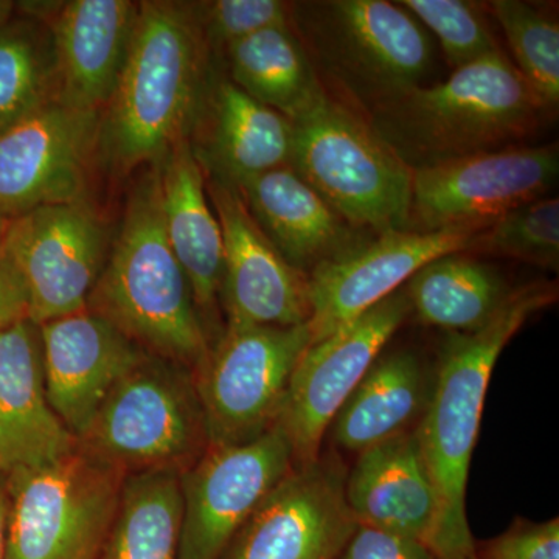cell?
Segmentation results:
<instances>
[{"instance_id": "6da1fadb", "label": "cell", "mask_w": 559, "mask_h": 559, "mask_svg": "<svg viewBox=\"0 0 559 559\" xmlns=\"http://www.w3.org/2000/svg\"><path fill=\"white\" fill-rule=\"evenodd\" d=\"M557 297L549 283L521 286L488 325L451 334L441 349L428 406L414 429L436 491L437 520L429 549L437 559L476 558L466 487L489 381L514 334Z\"/></svg>"}, {"instance_id": "7a4b0ae2", "label": "cell", "mask_w": 559, "mask_h": 559, "mask_svg": "<svg viewBox=\"0 0 559 559\" xmlns=\"http://www.w3.org/2000/svg\"><path fill=\"white\" fill-rule=\"evenodd\" d=\"M551 110L502 50L418 86L366 117L412 170L522 145Z\"/></svg>"}, {"instance_id": "3957f363", "label": "cell", "mask_w": 559, "mask_h": 559, "mask_svg": "<svg viewBox=\"0 0 559 559\" xmlns=\"http://www.w3.org/2000/svg\"><path fill=\"white\" fill-rule=\"evenodd\" d=\"M87 308L157 358L194 370L207 358V329L162 226L156 171L132 194Z\"/></svg>"}, {"instance_id": "277c9868", "label": "cell", "mask_w": 559, "mask_h": 559, "mask_svg": "<svg viewBox=\"0 0 559 559\" xmlns=\"http://www.w3.org/2000/svg\"><path fill=\"white\" fill-rule=\"evenodd\" d=\"M290 25L326 95L364 119L378 106L423 86L436 58L426 28L396 2L294 3Z\"/></svg>"}, {"instance_id": "5b68a950", "label": "cell", "mask_w": 559, "mask_h": 559, "mask_svg": "<svg viewBox=\"0 0 559 559\" xmlns=\"http://www.w3.org/2000/svg\"><path fill=\"white\" fill-rule=\"evenodd\" d=\"M202 36L190 7L142 2L130 50L100 140L110 159L130 170L160 160L182 142L200 87Z\"/></svg>"}, {"instance_id": "8992f818", "label": "cell", "mask_w": 559, "mask_h": 559, "mask_svg": "<svg viewBox=\"0 0 559 559\" xmlns=\"http://www.w3.org/2000/svg\"><path fill=\"white\" fill-rule=\"evenodd\" d=\"M293 128L289 167L353 229L409 230L414 170L362 116L329 97Z\"/></svg>"}, {"instance_id": "52a82bcc", "label": "cell", "mask_w": 559, "mask_h": 559, "mask_svg": "<svg viewBox=\"0 0 559 559\" xmlns=\"http://www.w3.org/2000/svg\"><path fill=\"white\" fill-rule=\"evenodd\" d=\"M79 443L124 476L183 473L209 448L194 378L187 367L146 356L110 390Z\"/></svg>"}, {"instance_id": "ba28073f", "label": "cell", "mask_w": 559, "mask_h": 559, "mask_svg": "<svg viewBox=\"0 0 559 559\" xmlns=\"http://www.w3.org/2000/svg\"><path fill=\"white\" fill-rule=\"evenodd\" d=\"M5 476V558L102 559L116 520L124 474L76 448L43 468Z\"/></svg>"}, {"instance_id": "9c48e42d", "label": "cell", "mask_w": 559, "mask_h": 559, "mask_svg": "<svg viewBox=\"0 0 559 559\" xmlns=\"http://www.w3.org/2000/svg\"><path fill=\"white\" fill-rule=\"evenodd\" d=\"M311 344L310 322L227 326L194 378L209 447L245 443L271 429L294 370Z\"/></svg>"}, {"instance_id": "30bf717a", "label": "cell", "mask_w": 559, "mask_h": 559, "mask_svg": "<svg viewBox=\"0 0 559 559\" xmlns=\"http://www.w3.org/2000/svg\"><path fill=\"white\" fill-rule=\"evenodd\" d=\"M409 318L401 288L305 352L275 423L288 437L296 466L319 457L331 421Z\"/></svg>"}, {"instance_id": "8fae6325", "label": "cell", "mask_w": 559, "mask_h": 559, "mask_svg": "<svg viewBox=\"0 0 559 559\" xmlns=\"http://www.w3.org/2000/svg\"><path fill=\"white\" fill-rule=\"evenodd\" d=\"M296 466L278 425L253 440L210 444L180 473L183 514L178 559H219L235 533Z\"/></svg>"}, {"instance_id": "7c38bea8", "label": "cell", "mask_w": 559, "mask_h": 559, "mask_svg": "<svg viewBox=\"0 0 559 559\" xmlns=\"http://www.w3.org/2000/svg\"><path fill=\"white\" fill-rule=\"evenodd\" d=\"M558 173L557 143L507 146L418 168L412 176L409 230L492 223L544 198Z\"/></svg>"}, {"instance_id": "4fadbf2b", "label": "cell", "mask_w": 559, "mask_h": 559, "mask_svg": "<svg viewBox=\"0 0 559 559\" xmlns=\"http://www.w3.org/2000/svg\"><path fill=\"white\" fill-rule=\"evenodd\" d=\"M3 252L16 264L36 325L86 310L108 250V230L86 201L44 205L10 221Z\"/></svg>"}, {"instance_id": "5bb4252c", "label": "cell", "mask_w": 559, "mask_h": 559, "mask_svg": "<svg viewBox=\"0 0 559 559\" xmlns=\"http://www.w3.org/2000/svg\"><path fill=\"white\" fill-rule=\"evenodd\" d=\"M336 455L294 466L235 533L219 559H337L358 522Z\"/></svg>"}, {"instance_id": "9a60e30c", "label": "cell", "mask_w": 559, "mask_h": 559, "mask_svg": "<svg viewBox=\"0 0 559 559\" xmlns=\"http://www.w3.org/2000/svg\"><path fill=\"white\" fill-rule=\"evenodd\" d=\"M98 110L53 98L0 130V213L10 219L44 205L84 200Z\"/></svg>"}, {"instance_id": "2e32d148", "label": "cell", "mask_w": 559, "mask_h": 559, "mask_svg": "<svg viewBox=\"0 0 559 559\" xmlns=\"http://www.w3.org/2000/svg\"><path fill=\"white\" fill-rule=\"evenodd\" d=\"M489 224L385 231L369 245L320 264L308 275L312 344L403 288L429 261L465 252L471 240Z\"/></svg>"}, {"instance_id": "e0dca14e", "label": "cell", "mask_w": 559, "mask_h": 559, "mask_svg": "<svg viewBox=\"0 0 559 559\" xmlns=\"http://www.w3.org/2000/svg\"><path fill=\"white\" fill-rule=\"evenodd\" d=\"M223 231L221 296L227 326H296L310 322L308 275L290 266L260 229L237 187L226 180L209 186Z\"/></svg>"}, {"instance_id": "ac0fdd59", "label": "cell", "mask_w": 559, "mask_h": 559, "mask_svg": "<svg viewBox=\"0 0 559 559\" xmlns=\"http://www.w3.org/2000/svg\"><path fill=\"white\" fill-rule=\"evenodd\" d=\"M39 330L47 399L80 439L110 390L150 353L90 308L43 323Z\"/></svg>"}, {"instance_id": "d6986e66", "label": "cell", "mask_w": 559, "mask_h": 559, "mask_svg": "<svg viewBox=\"0 0 559 559\" xmlns=\"http://www.w3.org/2000/svg\"><path fill=\"white\" fill-rule=\"evenodd\" d=\"M76 448L47 399L39 325L22 320L0 333V473L53 465Z\"/></svg>"}, {"instance_id": "ffe728a7", "label": "cell", "mask_w": 559, "mask_h": 559, "mask_svg": "<svg viewBox=\"0 0 559 559\" xmlns=\"http://www.w3.org/2000/svg\"><path fill=\"white\" fill-rule=\"evenodd\" d=\"M138 3L72 0L51 25L58 69V98L80 109L108 106L127 61Z\"/></svg>"}, {"instance_id": "44dd1931", "label": "cell", "mask_w": 559, "mask_h": 559, "mask_svg": "<svg viewBox=\"0 0 559 559\" xmlns=\"http://www.w3.org/2000/svg\"><path fill=\"white\" fill-rule=\"evenodd\" d=\"M345 498L358 524L429 547L437 498L414 429L360 452L347 473Z\"/></svg>"}, {"instance_id": "7402d4cb", "label": "cell", "mask_w": 559, "mask_h": 559, "mask_svg": "<svg viewBox=\"0 0 559 559\" xmlns=\"http://www.w3.org/2000/svg\"><path fill=\"white\" fill-rule=\"evenodd\" d=\"M237 190L283 259L304 274L360 246L356 229L289 165L242 180Z\"/></svg>"}, {"instance_id": "603a6c76", "label": "cell", "mask_w": 559, "mask_h": 559, "mask_svg": "<svg viewBox=\"0 0 559 559\" xmlns=\"http://www.w3.org/2000/svg\"><path fill=\"white\" fill-rule=\"evenodd\" d=\"M159 164L162 226L204 322L215 311L223 286V231L205 193L202 165L189 143L182 140L173 146Z\"/></svg>"}, {"instance_id": "cb8c5ba5", "label": "cell", "mask_w": 559, "mask_h": 559, "mask_svg": "<svg viewBox=\"0 0 559 559\" xmlns=\"http://www.w3.org/2000/svg\"><path fill=\"white\" fill-rule=\"evenodd\" d=\"M432 385L433 373L417 353H381L331 421L334 444L360 454L412 430L428 406Z\"/></svg>"}, {"instance_id": "d4e9b609", "label": "cell", "mask_w": 559, "mask_h": 559, "mask_svg": "<svg viewBox=\"0 0 559 559\" xmlns=\"http://www.w3.org/2000/svg\"><path fill=\"white\" fill-rule=\"evenodd\" d=\"M403 288L411 318L451 334L484 329L514 290L499 271L465 252L429 261Z\"/></svg>"}, {"instance_id": "484cf974", "label": "cell", "mask_w": 559, "mask_h": 559, "mask_svg": "<svg viewBox=\"0 0 559 559\" xmlns=\"http://www.w3.org/2000/svg\"><path fill=\"white\" fill-rule=\"evenodd\" d=\"M227 51L231 83L290 121L329 98L293 25L257 33Z\"/></svg>"}, {"instance_id": "4316f807", "label": "cell", "mask_w": 559, "mask_h": 559, "mask_svg": "<svg viewBox=\"0 0 559 559\" xmlns=\"http://www.w3.org/2000/svg\"><path fill=\"white\" fill-rule=\"evenodd\" d=\"M293 121L253 100L234 83L216 92L213 160L226 182L237 187L275 168L289 165Z\"/></svg>"}, {"instance_id": "83f0119b", "label": "cell", "mask_w": 559, "mask_h": 559, "mask_svg": "<svg viewBox=\"0 0 559 559\" xmlns=\"http://www.w3.org/2000/svg\"><path fill=\"white\" fill-rule=\"evenodd\" d=\"M182 514L180 471L128 474L102 559H178Z\"/></svg>"}, {"instance_id": "f1b7e54d", "label": "cell", "mask_w": 559, "mask_h": 559, "mask_svg": "<svg viewBox=\"0 0 559 559\" xmlns=\"http://www.w3.org/2000/svg\"><path fill=\"white\" fill-rule=\"evenodd\" d=\"M58 97L53 40L35 25L0 27V130Z\"/></svg>"}, {"instance_id": "f546056e", "label": "cell", "mask_w": 559, "mask_h": 559, "mask_svg": "<svg viewBox=\"0 0 559 559\" xmlns=\"http://www.w3.org/2000/svg\"><path fill=\"white\" fill-rule=\"evenodd\" d=\"M502 27L514 68L538 95L546 108L559 103V22L554 11L522 0L489 3Z\"/></svg>"}, {"instance_id": "4dcf8cb0", "label": "cell", "mask_w": 559, "mask_h": 559, "mask_svg": "<svg viewBox=\"0 0 559 559\" xmlns=\"http://www.w3.org/2000/svg\"><path fill=\"white\" fill-rule=\"evenodd\" d=\"M468 255L506 257L558 270L559 201L539 198L503 213L471 240Z\"/></svg>"}, {"instance_id": "1f68e13d", "label": "cell", "mask_w": 559, "mask_h": 559, "mask_svg": "<svg viewBox=\"0 0 559 559\" xmlns=\"http://www.w3.org/2000/svg\"><path fill=\"white\" fill-rule=\"evenodd\" d=\"M396 3L436 36L452 69L500 50L479 3L466 0H400Z\"/></svg>"}, {"instance_id": "d6a6232c", "label": "cell", "mask_w": 559, "mask_h": 559, "mask_svg": "<svg viewBox=\"0 0 559 559\" xmlns=\"http://www.w3.org/2000/svg\"><path fill=\"white\" fill-rule=\"evenodd\" d=\"M200 10L210 38L229 47L257 33L290 25L293 5L280 0H215L202 3Z\"/></svg>"}, {"instance_id": "836d02e7", "label": "cell", "mask_w": 559, "mask_h": 559, "mask_svg": "<svg viewBox=\"0 0 559 559\" xmlns=\"http://www.w3.org/2000/svg\"><path fill=\"white\" fill-rule=\"evenodd\" d=\"M476 559H559V520L514 521L502 535L476 547Z\"/></svg>"}, {"instance_id": "e575fe53", "label": "cell", "mask_w": 559, "mask_h": 559, "mask_svg": "<svg viewBox=\"0 0 559 559\" xmlns=\"http://www.w3.org/2000/svg\"><path fill=\"white\" fill-rule=\"evenodd\" d=\"M337 559H437L428 546L384 530L360 525Z\"/></svg>"}, {"instance_id": "d590c367", "label": "cell", "mask_w": 559, "mask_h": 559, "mask_svg": "<svg viewBox=\"0 0 559 559\" xmlns=\"http://www.w3.org/2000/svg\"><path fill=\"white\" fill-rule=\"evenodd\" d=\"M31 319L27 286L16 264L0 248V333Z\"/></svg>"}, {"instance_id": "8d00e7d4", "label": "cell", "mask_w": 559, "mask_h": 559, "mask_svg": "<svg viewBox=\"0 0 559 559\" xmlns=\"http://www.w3.org/2000/svg\"><path fill=\"white\" fill-rule=\"evenodd\" d=\"M7 521H9V492L5 476L0 473V559L5 558Z\"/></svg>"}, {"instance_id": "74e56055", "label": "cell", "mask_w": 559, "mask_h": 559, "mask_svg": "<svg viewBox=\"0 0 559 559\" xmlns=\"http://www.w3.org/2000/svg\"><path fill=\"white\" fill-rule=\"evenodd\" d=\"M14 11V3L10 0H0V27L10 22L11 14Z\"/></svg>"}, {"instance_id": "f35d334b", "label": "cell", "mask_w": 559, "mask_h": 559, "mask_svg": "<svg viewBox=\"0 0 559 559\" xmlns=\"http://www.w3.org/2000/svg\"><path fill=\"white\" fill-rule=\"evenodd\" d=\"M10 218L9 216L3 215V213H0V248H2L3 240H5L7 230H9L10 226Z\"/></svg>"}, {"instance_id": "ab89813d", "label": "cell", "mask_w": 559, "mask_h": 559, "mask_svg": "<svg viewBox=\"0 0 559 559\" xmlns=\"http://www.w3.org/2000/svg\"><path fill=\"white\" fill-rule=\"evenodd\" d=\"M474 559H476V558H474Z\"/></svg>"}]
</instances>
